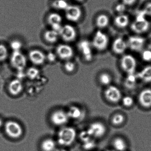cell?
Instances as JSON below:
<instances>
[{
    "instance_id": "6da1fadb",
    "label": "cell",
    "mask_w": 151,
    "mask_h": 151,
    "mask_svg": "<svg viewBox=\"0 0 151 151\" xmlns=\"http://www.w3.org/2000/svg\"><path fill=\"white\" fill-rule=\"evenodd\" d=\"M150 22L147 20L142 10L139 11L134 21L130 24L131 29L137 35H141L147 32L150 29Z\"/></svg>"
},
{
    "instance_id": "7a4b0ae2",
    "label": "cell",
    "mask_w": 151,
    "mask_h": 151,
    "mask_svg": "<svg viewBox=\"0 0 151 151\" xmlns=\"http://www.w3.org/2000/svg\"><path fill=\"white\" fill-rule=\"evenodd\" d=\"M109 42L108 35L101 30L99 29L94 33L91 43L93 49L102 52L107 49Z\"/></svg>"
},
{
    "instance_id": "3957f363",
    "label": "cell",
    "mask_w": 151,
    "mask_h": 151,
    "mask_svg": "<svg viewBox=\"0 0 151 151\" xmlns=\"http://www.w3.org/2000/svg\"><path fill=\"white\" fill-rule=\"evenodd\" d=\"M76 130L72 127H63L58 132V143L63 146L71 145L76 139Z\"/></svg>"
},
{
    "instance_id": "277c9868",
    "label": "cell",
    "mask_w": 151,
    "mask_h": 151,
    "mask_svg": "<svg viewBox=\"0 0 151 151\" xmlns=\"http://www.w3.org/2000/svg\"><path fill=\"white\" fill-rule=\"evenodd\" d=\"M120 66L126 74L135 73L137 69V60L132 55L124 54L122 55L120 61Z\"/></svg>"
},
{
    "instance_id": "5b68a950",
    "label": "cell",
    "mask_w": 151,
    "mask_h": 151,
    "mask_svg": "<svg viewBox=\"0 0 151 151\" xmlns=\"http://www.w3.org/2000/svg\"><path fill=\"white\" fill-rule=\"evenodd\" d=\"M128 49L135 52L140 53L144 49L146 40L141 35H131L127 40Z\"/></svg>"
},
{
    "instance_id": "8992f818",
    "label": "cell",
    "mask_w": 151,
    "mask_h": 151,
    "mask_svg": "<svg viewBox=\"0 0 151 151\" xmlns=\"http://www.w3.org/2000/svg\"><path fill=\"white\" fill-rule=\"evenodd\" d=\"M5 131L9 137L14 139L21 137L23 133V130L21 124L12 120L8 121L5 124Z\"/></svg>"
},
{
    "instance_id": "52a82bcc",
    "label": "cell",
    "mask_w": 151,
    "mask_h": 151,
    "mask_svg": "<svg viewBox=\"0 0 151 151\" xmlns=\"http://www.w3.org/2000/svg\"><path fill=\"white\" fill-rule=\"evenodd\" d=\"M10 62L13 68L18 71H22L27 64L26 57L21 51L13 52L10 56Z\"/></svg>"
},
{
    "instance_id": "ba28073f",
    "label": "cell",
    "mask_w": 151,
    "mask_h": 151,
    "mask_svg": "<svg viewBox=\"0 0 151 151\" xmlns=\"http://www.w3.org/2000/svg\"><path fill=\"white\" fill-rule=\"evenodd\" d=\"M87 131L92 137L100 138L106 134L107 128L101 122H95L91 124Z\"/></svg>"
},
{
    "instance_id": "9c48e42d",
    "label": "cell",
    "mask_w": 151,
    "mask_h": 151,
    "mask_svg": "<svg viewBox=\"0 0 151 151\" xmlns=\"http://www.w3.org/2000/svg\"><path fill=\"white\" fill-rule=\"evenodd\" d=\"M104 95L106 100L112 103L119 102L122 98L120 89L114 85H109L107 87L104 92Z\"/></svg>"
},
{
    "instance_id": "30bf717a",
    "label": "cell",
    "mask_w": 151,
    "mask_h": 151,
    "mask_svg": "<svg viewBox=\"0 0 151 151\" xmlns=\"http://www.w3.org/2000/svg\"><path fill=\"white\" fill-rule=\"evenodd\" d=\"M78 47L84 60L88 62L91 61L93 59V48L91 42L84 40L79 42Z\"/></svg>"
},
{
    "instance_id": "8fae6325",
    "label": "cell",
    "mask_w": 151,
    "mask_h": 151,
    "mask_svg": "<svg viewBox=\"0 0 151 151\" xmlns=\"http://www.w3.org/2000/svg\"><path fill=\"white\" fill-rule=\"evenodd\" d=\"M59 35L62 39L65 42H72L76 38V30L74 26L70 24H65L63 25L62 28L59 32Z\"/></svg>"
},
{
    "instance_id": "7c38bea8",
    "label": "cell",
    "mask_w": 151,
    "mask_h": 151,
    "mask_svg": "<svg viewBox=\"0 0 151 151\" xmlns=\"http://www.w3.org/2000/svg\"><path fill=\"white\" fill-rule=\"evenodd\" d=\"M65 17L70 22H76L81 19L83 14L82 9L76 5H69L65 10Z\"/></svg>"
},
{
    "instance_id": "4fadbf2b",
    "label": "cell",
    "mask_w": 151,
    "mask_h": 151,
    "mask_svg": "<svg viewBox=\"0 0 151 151\" xmlns=\"http://www.w3.org/2000/svg\"><path fill=\"white\" fill-rule=\"evenodd\" d=\"M69 119L67 112L61 109L54 111L50 116L51 122L55 126H63L68 122Z\"/></svg>"
},
{
    "instance_id": "5bb4252c",
    "label": "cell",
    "mask_w": 151,
    "mask_h": 151,
    "mask_svg": "<svg viewBox=\"0 0 151 151\" xmlns=\"http://www.w3.org/2000/svg\"><path fill=\"white\" fill-rule=\"evenodd\" d=\"M111 49L115 54L123 55L128 49L126 40H124L122 37L116 38L112 42Z\"/></svg>"
},
{
    "instance_id": "9a60e30c",
    "label": "cell",
    "mask_w": 151,
    "mask_h": 151,
    "mask_svg": "<svg viewBox=\"0 0 151 151\" xmlns=\"http://www.w3.org/2000/svg\"><path fill=\"white\" fill-rule=\"evenodd\" d=\"M74 52L72 47L67 44H60L56 48V54L60 59L68 61L74 55Z\"/></svg>"
},
{
    "instance_id": "2e32d148",
    "label": "cell",
    "mask_w": 151,
    "mask_h": 151,
    "mask_svg": "<svg viewBox=\"0 0 151 151\" xmlns=\"http://www.w3.org/2000/svg\"><path fill=\"white\" fill-rule=\"evenodd\" d=\"M29 57L31 62L37 65L43 64L46 60V55L39 49L31 50L29 53Z\"/></svg>"
},
{
    "instance_id": "e0dca14e",
    "label": "cell",
    "mask_w": 151,
    "mask_h": 151,
    "mask_svg": "<svg viewBox=\"0 0 151 151\" xmlns=\"http://www.w3.org/2000/svg\"><path fill=\"white\" fill-rule=\"evenodd\" d=\"M139 102L143 107H151V89L145 88L139 92L138 95Z\"/></svg>"
},
{
    "instance_id": "ac0fdd59",
    "label": "cell",
    "mask_w": 151,
    "mask_h": 151,
    "mask_svg": "<svg viewBox=\"0 0 151 151\" xmlns=\"http://www.w3.org/2000/svg\"><path fill=\"white\" fill-rule=\"evenodd\" d=\"M115 26L119 29H124L130 24L129 17L126 13L116 14L114 19Z\"/></svg>"
},
{
    "instance_id": "d6986e66",
    "label": "cell",
    "mask_w": 151,
    "mask_h": 151,
    "mask_svg": "<svg viewBox=\"0 0 151 151\" xmlns=\"http://www.w3.org/2000/svg\"><path fill=\"white\" fill-rule=\"evenodd\" d=\"M23 86L20 80L14 79L9 83L8 91L9 93L14 96H17L22 91Z\"/></svg>"
},
{
    "instance_id": "ffe728a7",
    "label": "cell",
    "mask_w": 151,
    "mask_h": 151,
    "mask_svg": "<svg viewBox=\"0 0 151 151\" xmlns=\"http://www.w3.org/2000/svg\"><path fill=\"white\" fill-rule=\"evenodd\" d=\"M95 25L99 30H102L109 25L110 19L109 17L105 14H100L97 16L95 19Z\"/></svg>"
},
{
    "instance_id": "44dd1931",
    "label": "cell",
    "mask_w": 151,
    "mask_h": 151,
    "mask_svg": "<svg viewBox=\"0 0 151 151\" xmlns=\"http://www.w3.org/2000/svg\"><path fill=\"white\" fill-rule=\"evenodd\" d=\"M137 75L138 79L144 83H151V65L144 67Z\"/></svg>"
},
{
    "instance_id": "7402d4cb",
    "label": "cell",
    "mask_w": 151,
    "mask_h": 151,
    "mask_svg": "<svg viewBox=\"0 0 151 151\" xmlns=\"http://www.w3.org/2000/svg\"><path fill=\"white\" fill-rule=\"evenodd\" d=\"M138 79L136 73L127 74L124 81V86L128 90H133L137 85Z\"/></svg>"
},
{
    "instance_id": "603a6c76",
    "label": "cell",
    "mask_w": 151,
    "mask_h": 151,
    "mask_svg": "<svg viewBox=\"0 0 151 151\" xmlns=\"http://www.w3.org/2000/svg\"><path fill=\"white\" fill-rule=\"evenodd\" d=\"M60 37L59 33L52 29L46 31L44 34V39L47 43L54 44L56 43Z\"/></svg>"
},
{
    "instance_id": "cb8c5ba5",
    "label": "cell",
    "mask_w": 151,
    "mask_h": 151,
    "mask_svg": "<svg viewBox=\"0 0 151 151\" xmlns=\"http://www.w3.org/2000/svg\"><path fill=\"white\" fill-rule=\"evenodd\" d=\"M113 146L116 151H124L127 148L126 141L120 137H116L113 141Z\"/></svg>"
},
{
    "instance_id": "d4e9b609",
    "label": "cell",
    "mask_w": 151,
    "mask_h": 151,
    "mask_svg": "<svg viewBox=\"0 0 151 151\" xmlns=\"http://www.w3.org/2000/svg\"><path fill=\"white\" fill-rule=\"evenodd\" d=\"M40 147L43 151H55L56 144L52 139H46L42 141Z\"/></svg>"
},
{
    "instance_id": "484cf974",
    "label": "cell",
    "mask_w": 151,
    "mask_h": 151,
    "mask_svg": "<svg viewBox=\"0 0 151 151\" xmlns=\"http://www.w3.org/2000/svg\"><path fill=\"white\" fill-rule=\"evenodd\" d=\"M62 20L61 16L56 13H51L47 17V23L51 26L54 24H62Z\"/></svg>"
},
{
    "instance_id": "4316f807",
    "label": "cell",
    "mask_w": 151,
    "mask_h": 151,
    "mask_svg": "<svg viewBox=\"0 0 151 151\" xmlns=\"http://www.w3.org/2000/svg\"><path fill=\"white\" fill-rule=\"evenodd\" d=\"M69 118L78 119L80 118L82 115V111L78 107L72 106L70 107L67 112Z\"/></svg>"
},
{
    "instance_id": "83f0119b",
    "label": "cell",
    "mask_w": 151,
    "mask_h": 151,
    "mask_svg": "<svg viewBox=\"0 0 151 151\" xmlns=\"http://www.w3.org/2000/svg\"><path fill=\"white\" fill-rule=\"evenodd\" d=\"M69 4L66 0H54L52 6L55 9L59 10H65Z\"/></svg>"
},
{
    "instance_id": "f1b7e54d",
    "label": "cell",
    "mask_w": 151,
    "mask_h": 151,
    "mask_svg": "<svg viewBox=\"0 0 151 151\" xmlns=\"http://www.w3.org/2000/svg\"><path fill=\"white\" fill-rule=\"evenodd\" d=\"M112 80V77L106 72L101 73L99 76V81L102 85L109 86L110 85Z\"/></svg>"
},
{
    "instance_id": "f546056e",
    "label": "cell",
    "mask_w": 151,
    "mask_h": 151,
    "mask_svg": "<svg viewBox=\"0 0 151 151\" xmlns=\"http://www.w3.org/2000/svg\"><path fill=\"white\" fill-rule=\"evenodd\" d=\"M125 121V116L121 113L115 114L111 119V122L113 125L119 126L122 124Z\"/></svg>"
},
{
    "instance_id": "4dcf8cb0",
    "label": "cell",
    "mask_w": 151,
    "mask_h": 151,
    "mask_svg": "<svg viewBox=\"0 0 151 151\" xmlns=\"http://www.w3.org/2000/svg\"><path fill=\"white\" fill-rule=\"evenodd\" d=\"M39 70L35 67H31L27 70L26 72L27 76L30 79H34L39 75Z\"/></svg>"
},
{
    "instance_id": "1f68e13d",
    "label": "cell",
    "mask_w": 151,
    "mask_h": 151,
    "mask_svg": "<svg viewBox=\"0 0 151 151\" xmlns=\"http://www.w3.org/2000/svg\"><path fill=\"white\" fill-rule=\"evenodd\" d=\"M8 49L6 45L0 44V62L4 61L8 57Z\"/></svg>"
},
{
    "instance_id": "d6a6232c",
    "label": "cell",
    "mask_w": 151,
    "mask_h": 151,
    "mask_svg": "<svg viewBox=\"0 0 151 151\" xmlns=\"http://www.w3.org/2000/svg\"><path fill=\"white\" fill-rule=\"evenodd\" d=\"M23 44L21 41L17 40H12L10 43V47L13 52L21 51L22 48Z\"/></svg>"
},
{
    "instance_id": "836d02e7",
    "label": "cell",
    "mask_w": 151,
    "mask_h": 151,
    "mask_svg": "<svg viewBox=\"0 0 151 151\" xmlns=\"http://www.w3.org/2000/svg\"><path fill=\"white\" fill-rule=\"evenodd\" d=\"M123 105L126 107H130L134 104V100L130 96H124L122 99Z\"/></svg>"
},
{
    "instance_id": "e575fe53",
    "label": "cell",
    "mask_w": 151,
    "mask_h": 151,
    "mask_svg": "<svg viewBox=\"0 0 151 151\" xmlns=\"http://www.w3.org/2000/svg\"><path fill=\"white\" fill-rule=\"evenodd\" d=\"M141 58L144 61L146 62H151V50L149 49H144L140 52Z\"/></svg>"
},
{
    "instance_id": "d590c367",
    "label": "cell",
    "mask_w": 151,
    "mask_h": 151,
    "mask_svg": "<svg viewBox=\"0 0 151 151\" xmlns=\"http://www.w3.org/2000/svg\"><path fill=\"white\" fill-rule=\"evenodd\" d=\"M127 7L123 3H117L114 7V10L116 12V14H125Z\"/></svg>"
},
{
    "instance_id": "8d00e7d4",
    "label": "cell",
    "mask_w": 151,
    "mask_h": 151,
    "mask_svg": "<svg viewBox=\"0 0 151 151\" xmlns=\"http://www.w3.org/2000/svg\"><path fill=\"white\" fill-rule=\"evenodd\" d=\"M64 68L66 72L72 73L76 69V64L71 61H67L64 64Z\"/></svg>"
},
{
    "instance_id": "74e56055",
    "label": "cell",
    "mask_w": 151,
    "mask_h": 151,
    "mask_svg": "<svg viewBox=\"0 0 151 151\" xmlns=\"http://www.w3.org/2000/svg\"><path fill=\"white\" fill-rule=\"evenodd\" d=\"M141 10L147 17H151V1L146 3Z\"/></svg>"
},
{
    "instance_id": "f35d334b",
    "label": "cell",
    "mask_w": 151,
    "mask_h": 151,
    "mask_svg": "<svg viewBox=\"0 0 151 151\" xmlns=\"http://www.w3.org/2000/svg\"><path fill=\"white\" fill-rule=\"evenodd\" d=\"M96 146V144L94 142V140H93L92 139L86 141V142H84L83 145V147L84 149L86 150H91L93 149Z\"/></svg>"
},
{
    "instance_id": "ab89813d",
    "label": "cell",
    "mask_w": 151,
    "mask_h": 151,
    "mask_svg": "<svg viewBox=\"0 0 151 151\" xmlns=\"http://www.w3.org/2000/svg\"><path fill=\"white\" fill-rule=\"evenodd\" d=\"M80 138L83 143L88 141L90 139H92V137H91V135L89 134L87 131H84L80 133Z\"/></svg>"
},
{
    "instance_id": "60d3db41",
    "label": "cell",
    "mask_w": 151,
    "mask_h": 151,
    "mask_svg": "<svg viewBox=\"0 0 151 151\" xmlns=\"http://www.w3.org/2000/svg\"><path fill=\"white\" fill-rule=\"evenodd\" d=\"M57 55L52 52H49L47 55H46V60L50 63H53L55 62L57 59Z\"/></svg>"
},
{
    "instance_id": "b9f144b4",
    "label": "cell",
    "mask_w": 151,
    "mask_h": 151,
    "mask_svg": "<svg viewBox=\"0 0 151 151\" xmlns=\"http://www.w3.org/2000/svg\"><path fill=\"white\" fill-rule=\"evenodd\" d=\"M137 0H122V2L127 7L131 6L137 2Z\"/></svg>"
},
{
    "instance_id": "7bdbcfd3",
    "label": "cell",
    "mask_w": 151,
    "mask_h": 151,
    "mask_svg": "<svg viewBox=\"0 0 151 151\" xmlns=\"http://www.w3.org/2000/svg\"><path fill=\"white\" fill-rule=\"evenodd\" d=\"M55 151H67V150L65 149H63V148H60V149H57L55 150Z\"/></svg>"
},
{
    "instance_id": "ee69618b",
    "label": "cell",
    "mask_w": 151,
    "mask_h": 151,
    "mask_svg": "<svg viewBox=\"0 0 151 151\" xmlns=\"http://www.w3.org/2000/svg\"><path fill=\"white\" fill-rule=\"evenodd\" d=\"M2 124H3V122H2V120L0 118V128H1Z\"/></svg>"
},
{
    "instance_id": "f6af8a7d",
    "label": "cell",
    "mask_w": 151,
    "mask_h": 151,
    "mask_svg": "<svg viewBox=\"0 0 151 151\" xmlns=\"http://www.w3.org/2000/svg\"><path fill=\"white\" fill-rule=\"evenodd\" d=\"M76 1H78V2H83V1H84V0H76Z\"/></svg>"
},
{
    "instance_id": "bcb514c9",
    "label": "cell",
    "mask_w": 151,
    "mask_h": 151,
    "mask_svg": "<svg viewBox=\"0 0 151 151\" xmlns=\"http://www.w3.org/2000/svg\"><path fill=\"white\" fill-rule=\"evenodd\" d=\"M106 151H116L114 149V150H113V149H108V150H107Z\"/></svg>"
}]
</instances>
